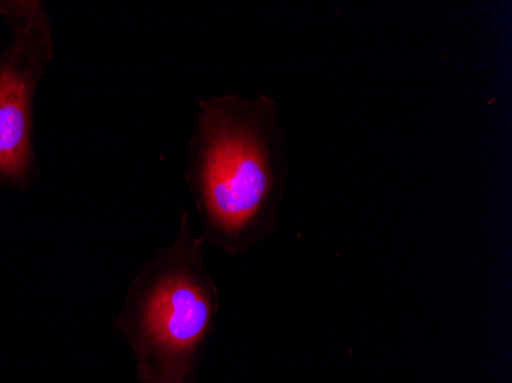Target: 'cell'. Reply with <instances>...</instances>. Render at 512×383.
<instances>
[{
	"mask_svg": "<svg viewBox=\"0 0 512 383\" xmlns=\"http://www.w3.org/2000/svg\"><path fill=\"white\" fill-rule=\"evenodd\" d=\"M186 152L201 241L240 256L269 238L289 180L278 103L267 94L200 100Z\"/></svg>",
	"mask_w": 512,
	"mask_h": 383,
	"instance_id": "obj_1",
	"label": "cell"
},
{
	"mask_svg": "<svg viewBox=\"0 0 512 383\" xmlns=\"http://www.w3.org/2000/svg\"><path fill=\"white\" fill-rule=\"evenodd\" d=\"M189 212L168 246L129 284L114 325L135 357L140 383H195L215 330L220 293L204 266Z\"/></svg>",
	"mask_w": 512,
	"mask_h": 383,
	"instance_id": "obj_2",
	"label": "cell"
},
{
	"mask_svg": "<svg viewBox=\"0 0 512 383\" xmlns=\"http://www.w3.org/2000/svg\"><path fill=\"white\" fill-rule=\"evenodd\" d=\"M0 14L11 28L0 53V183L27 187L36 171L34 99L53 60V30L40 2H0Z\"/></svg>",
	"mask_w": 512,
	"mask_h": 383,
	"instance_id": "obj_3",
	"label": "cell"
}]
</instances>
